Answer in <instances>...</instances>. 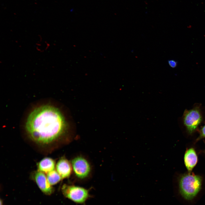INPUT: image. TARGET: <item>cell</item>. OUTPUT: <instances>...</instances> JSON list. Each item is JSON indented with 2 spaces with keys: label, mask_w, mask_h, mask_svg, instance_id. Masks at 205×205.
Listing matches in <instances>:
<instances>
[{
  "label": "cell",
  "mask_w": 205,
  "mask_h": 205,
  "mask_svg": "<svg viewBox=\"0 0 205 205\" xmlns=\"http://www.w3.org/2000/svg\"><path fill=\"white\" fill-rule=\"evenodd\" d=\"M66 125L63 116L56 107L46 105L33 110L27 119L25 129L30 138L37 143L48 144L60 138Z\"/></svg>",
  "instance_id": "cell-1"
},
{
  "label": "cell",
  "mask_w": 205,
  "mask_h": 205,
  "mask_svg": "<svg viewBox=\"0 0 205 205\" xmlns=\"http://www.w3.org/2000/svg\"><path fill=\"white\" fill-rule=\"evenodd\" d=\"M202 178L199 175L188 172L181 175L179 179V190L182 197L187 200L193 199L201 190Z\"/></svg>",
  "instance_id": "cell-2"
},
{
  "label": "cell",
  "mask_w": 205,
  "mask_h": 205,
  "mask_svg": "<svg viewBox=\"0 0 205 205\" xmlns=\"http://www.w3.org/2000/svg\"><path fill=\"white\" fill-rule=\"evenodd\" d=\"M182 118L183 124L187 132L189 134H192L197 130L203 121L200 106H196L191 109L185 110Z\"/></svg>",
  "instance_id": "cell-3"
},
{
  "label": "cell",
  "mask_w": 205,
  "mask_h": 205,
  "mask_svg": "<svg viewBox=\"0 0 205 205\" xmlns=\"http://www.w3.org/2000/svg\"><path fill=\"white\" fill-rule=\"evenodd\" d=\"M62 191L65 198L79 204H84L91 197L89 190L73 185L64 184Z\"/></svg>",
  "instance_id": "cell-4"
},
{
  "label": "cell",
  "mask_w": 205,
  "mask_h": 205,
  "mask_svg": "<svg viewBox=\"0 0 205 205\" xmlns=\"http://www.w3.org/2000/svg\"><path fill=\"white\" fill-rule=\"evenodd\" d=\"M71 166L75 176L81 179L87 177L91 171V167L88 162L81 157H77L73 159L71 161Z\"/></svg>",
  "instance_id": "cell-5"
},
{
  "label": "cell",
  "mask_w": 205,
  "mask_h": 205,
  "mask_svg": "<svg viewBox=\"0 0 205 205\" xmlns=\"http://www.w3.org/2000/svg\"><path fill=\"white\" fill-rule=\"evenodd\" d=\"M32 178L44 194L50 195L54 192V189L48 183L44 173L39 171H35L33 174Z\"/></svg>",
  "instance_id": "cell-6"
},
{
  "label": "cell",
  "mask_w": 205,
  "mask_h": 205,
  "mask_svg": "<svg viewBox=\"0 0 205 205\" xmlns=\"http://www.w3.org/2000/svg\"><path fill=\"white\" fill-rule=\"evenodd\" d=\"M184 160L188 172H191L198 161L197 155L194 148L191 147L186 149L184 154Z\"/></svg>",
  "instance_id": "cell-7"
},
{
  "label": "cell",
  "mask_w": 205,
  "mask_h": 205,
  "mask_svg": "<svg viewBox=\"0 0 205 205\" xmlns=\"http://www.w3.org/2000/svg\"><path fill=\"white\" fill-rule=\"evenodd\" d=\"M71 166L67 160L63 158L60 159L56 164V171L62 179L68 178L72 172Z\"/></svg>",
  "instance_id": "cell-8"
},
{
  "label": "cell",
  "mask_w": 205,
  "mask_h": 205,
  "mask_svg": "<svg viewBox=\"0 0 205 205\" xmlns=\"http://www.w3.org/2000/svg\"><path fill=\"white\" fill-rule=\"evenodd\" d=\"M55 166L54 160L49 157L43 158L38 164V171L46 173L54 170Z\"/></svg>",
  "instance_id": "cell-9"
},
{
  "label": "cell",
  "mask_w": 205,
  "mask_h": 205,
  "mask_svg": "<svg viewBox=\"0 0 205 205\" xmlns=\"http://www.w3.org/2000/svg\"><path fill=\"white\" fill-rule=\"evenodd\" d=\"M46 177L48 183L51 186L56 184L62 179L58 172L55 170L48 173Z\"/></svg>",
  "instance_id": "cell-10"
},
{
  "label": "cell",
  "mask_w": 205,
  "mask_h": 205,
  "mask_svg": "<svg viewBox=\"0 0 205 205\" xmlns=\"http://www.w3.org/2000/svg\"><path fill=\"white\" fill-rule=\"evenodd\" d=\"M199 136L196 139L195 142H197L202 138H205V124L202 126L199 130Z\"/></svg>",
  "instance_id": "cell-11"
},
{
  "label": "cell",
  "mask_w": 205,
  "mask_h": 205,
  "mask_svg": "<svg viewBox=\"0 0 205 205\" xmlns=\"http://www.w3.org/2000/svg\"><path fill=\"white\" fill-rule=\"evenodd\" d=\"M169 65L172 68H175L177 66V62L173 60H169L168 61Z\"/></svg>",
  "instance_id": "cell-12"
},
{
  "label": "cell",
  "mask_w": 205,
  "mask_h": 205,
  "mask_svg": "<svg viewBox=\"0 0 205 205\" xmlns=\"http://www.w3.org/2000/svg\"><path fill=\"white\" fill-rule=\"evenodd\" d=\"M0 205H3V201L1 199L0 200Z\"/></svg>",
  "instance_id": "cell-13"
},
{
  "label": "cell",
  "mask_w": 205,
  "mask_h": 205,
  "mask_svg": "<svg viewBox=\"0 0 205 205\" xmlns=\"http://www.w3.org/2000/svg\"><path fill=\"white\" fill-rule=\"evenodd\" d=\"M204 153H205V150H204Z\"/></svg>",
  "instance_id": "cell-14"
}]
</instances>
